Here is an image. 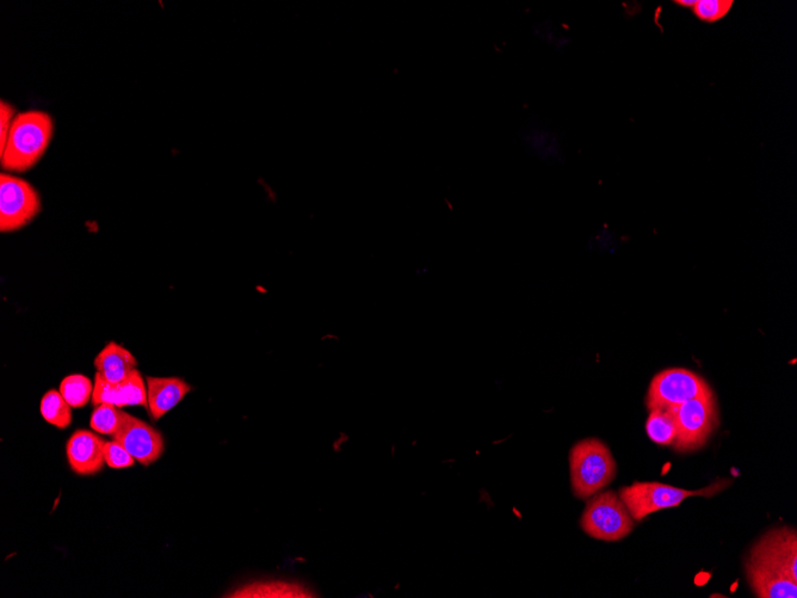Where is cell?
<instances>
[{"label":"cell","instance_id":"obj_1","mask_svg":"<svg viewBox=\"0 0 797 598\" xmlns=\"http://www.w3.org/2000/svg\"><path fill=\"white\" fill-rule=\"evenodd\" d=\"M54 135L52 116L42 110L17 114L8 140L0 149V164L6 171L26 172L45 156Z\"/></svg>","mask_w":797,"mask_h":598},{"label":"cell","instance_id":"obj_2","mask_svg":"<svg viewBox=\"0 0 797 598\" xmlns=\"http://www.w3.org/2000/svg\"><path fill=\"white\" fill-rule=\"evenodd\" d=\"M570 470L574 496L589 499L613 482L617 466L604 442L586 439L571 449Z\"/></svg>","mask_w":797,"mask_h":598},{"label":"cell","instance_id":"obj_3","mask_svg":"<svg viewBox=\"0 0 797 598\" xmlns=\"http://www.w3.org/2000/svg\"><path fill=\"white\" fill-rule=\"evenodd\" d=\"M731 485L732 480L721 479L701 490H685L657 482H635L633 485L622 487L619 496L633 520L640 522L657 511L676 508L690 497L710 498L718 495Z\"/></svg>","mask_w":797,"mask_h":598},{"label":"cell","instance_id":"obj_4","mask_svg":"<svg viewBox=\"0 0 797 598\" xmlns=\"http://www.w3.org/2000/svg\"><path fill=\"white\" fill-rule=\"evenodd\" d=\"M580 526L593 539L616 542L633 532L634 520L620 496L605 491L588 499Z\"/></svg>","mask_w":797,"mask_h":598},{"label":"cell","instance_id":"obj_5","mask_svg":"<svg viewBox=\"0 0 797 598\" xmlns=\"http://www.w3.org/2000/svg\"><path fill=\"white\" fill-rule=\"evenodd\" d=\"M670 411L677 428L676 440L672 446L679 453L694 452L702 448L719 424L714 394L691 399Z\"/></svg>","mask_w":797,"mask_h":598},{"label":"cell","instance_id":"obj_6","mask_svg":"<svg viewBox=\"0 0 797 598\" xmlns=\"http://www.w3.org/2000/svg\"><path fill=\"white\" fill-rule=\"evenodd\" d=\"M702 376L684 368H670L654 376L647 392L648 410H670L691 399L712 396Z\"/></svg>","mask_w":797,"mask_h":598},{"label":"cell","instance_id":"obj_7","mask_svg":"<svg viewBox=\"0 0 797 598\" xmlns=\"http://www.w3.org/2000/svg\"><path fill=\"white\" fill-rule=\"evenodd\" d=\"M41 197L23 178L0 176V231L10 233L26 227L40 214Z\"/></svg>","mask_w":797,"mask_h":598},{"label":"cell","instance_id":"obj_8","mask_svg":"<svg viewBox=\"0 0 797 598\" xmlns=\"http://www.w3.org/2000/svg\"><path fill=\"white\" fill-rule=\"evenodd\" d=\"M746 564L761 567L797 582L796 530L780 528L765 534L752 548Z\"/></svg>","mask_w":797,"mask_h":598},{"label":"cell","instance_id":"obj_9","mask_svg":"<svg viewBox=\"0 0 797 598\" xmlns=\"http://www.w3.org/2000/svg\"><path fill=\"white\" fill-rule=\"evenodd\" d=\"M139 464L148 466L164 453L163 435L152 425L129 415L123 428L114 436Z\"/></svg>","mask_w":797,"mask_h":598},{"label":"cell","instance_id":"obj_10","mask_svg":"<svg viewBox=\"0 0 797 598\" xmlns=\"http://www.w3.org/2000/svg\"><path fill=\"white\" fill-rule=\"evenodd\" d=\"M105 441L88 430H78L67 442V459L74 473L79 476H92L105 465Z\"/></svg>","mask_w":797,"mask_h":598},{"label":"cell","instance_id":"obj_11","mask_svg":"<svg viewBox=\"0 0 797 598\" xmlns=\"http://www.w3.org/2000/svg\"><path fill=\"white\" fill-rule=\"evenodd\" d=\"M146 385L148 410L156 421L174 409L191 391V386L179 378L147 376Z\"/></svg>","mask_w":797,"mask_h":598},{"label":"cell","instance_id":"obj_12","mask_svg":"<svg viewBox=\"0 0 797 598\" xmlns=\"http://www.w3.org/2000/svg\"><path fill=\"white\" fill-rule=\"evenodd\" d=\"M94 365L97 374L109 384L119 385L137 369L138 361L131 351L115 342L105 345L97 355Z\"/></svg>","mask_w":797,"mask_h":598},{"label":"cell","instance_id":"obj_13","mask_svg":"<svg viewBox=\"0 0 797 598\" xmlns=\"http://www.w3.org/2000/svg\"><path fill=\"white\" fill-rule=\"evenodd\" d=\"M747 581L753 593L761 598H796L797 582L778 573L746 564Z\"/></svg>","mask_w":797,"mask_h":598},{"label":"cell","instance_id":"obj_14","mask_svg":"<svg viewBox=\"0 0 797 598\" xmlns=\"http://www.w3.org/2000/svg\"><path fill=\"white\" fill-rule=\"evenodd\" d=\"M225 597L234 598H310L315 597L305 585L286 581H262L244 585Z\"/></svg>","mask_w":797,"mask_h":598},{"label":"cell","instance_id":"obj_15","mask_svg":"<svg viewBox=\"0 0 797 598\" xmlns=\"http://www.w3.org/2000/svg\"><path fill=\"white\" fill-rule=\"evenodd\" d=\"M648 437L659 446H672L676 440L677 428L675 418L670 410H651L646 422Z\"/></svg>","mask_w":797,"mask_h":598},{"label":"cell","instance_id":"obj_16","mask_svg":"<svg viewBox=\"0 0 797 598\" xmlns=\"http://www.w3.org/2000/svg\"><path fill=\"white\" fill-rule=\"evenodd\" d=\"M60 391H48L41 400V415L49 424L59 429L69 428L72 423V410Z\"/></svg>","mask_w":797,"mask_h":598},{"label":"cell","instance_id":"obj_17","mask_svg":"<svg viewBox=\"0 0 797 598\" xmlns=\"http://www.w3.org/2000/svg\"><path fill=\"white\" fill-rule=\"evenodd\" d=\"M129 415L115 405H98L90 419L91 429L98 434L115 436L127 422Z\"/></svg>","mask_w":797,"mask_h":598},{"label":"cell","instance_id":"obj_18","mask_svg":"<svg viewBox=\"0 0 797 598\" xmlns=\"http://www.w3.org/2000/svg\"><path fill=\"white\" fill-rule=\"evenodd\" d=\"M60 393L72 409L84 408L94 393V384L88 376L72 374L61 381Z\"/></svg>","mask_w":797,"mask_h":598},{"label":"cell","instance_id":"obj_19","mask_svg":"<svg viewBox=\"0 0 797 598\" xmlns=\"http://www.w3.org/2000/svg\"><path fill=\"white\" fill-rule=\"evenodd\" d=\"M120 385L123 405L125 406H144L148 409L147 385L138 369H135L131 376Z\"/></svg>","mask_w":797,"mask_h":598},{"label":"cell","instance_id":"obj_20","mask_svg":"<svg viewBox=\"0 0 797 598\" xmlns=\"http://www.w3.org/2000/svg\"><path fill=\"white\" fill-rule=\"evenodd\" d=\"M733 4L732 0H696L693 10L698 20L715 23L728 15Z\"/></svg>","mask_w":797,"mask_h":598},{"label":"cell","instance_id":"obj_21","mask_svg":"<svg viewBox=\"0 0 797 598\" xmlns=\"http://www.w3.org/2000/svg\"><path fill=\"white\" fill-rule=\"evenodd\" d=\"M92 403L95 405L110 404L117 408H125L121 396L120 385L109 384L96 374L94 393H92Z\"/></svg>","mask_w":797,"mask_h":598},{"label":"cell","instance_id":"obj_22","mask_svg":"<svg viewBox=\"0 0 797 598\" xmlns=\"http://www.w3.org/2000/svg\"><path fill=\"white\" fill-rule=\"evenodd\" d=\"M104 459L105 464L110 468H115V470L133 467L135 461H137L128 453V450L116 440L105 442Z\"/></svg>","mask_w":797,"mask_h":598},{"label":"cell","instance_id":"obj_23","mask_svg":"<svg viewBox=\"0 0 797 598\" xmlns=\"http://www.w3.org/2000/svg\"><path fill=\"white\" fill-rule=\"evenodd\" d=\"M16 116V108L11 106L9 102L2 100L0 102V149H3L6 140H8Z\"/></svg>","mask_w":797,"mask_h":598},{"label":"cell","instance_id":"obj_24","mask_svg":"<svg viewBox=\"0 0 797 598\" xmlns=\"http://www.w3.org/2000/svg\"><path fill=\"white\" fill-rule=\"evenodd\" d=\"M675 4L683 8H694L696 0H676Z\"/></svg>","mask_w":797,"mask_h":598}]
</instances>
